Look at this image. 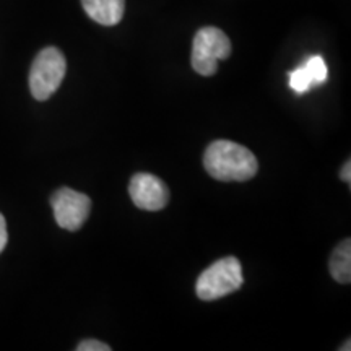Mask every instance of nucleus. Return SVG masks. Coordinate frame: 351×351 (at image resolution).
I'll use <instances>...</instances> for the list:
<instances>
[{
    "label": "nucleus",
    "instance_id": "7ed1b4c3",
    "mask_svg": "<svg viewBox=\"0 0 351 351\" xmlns=\"http://www.w3.org/2000/svg\"><path fill=\"white\" fill-rule=\"evenodd\" d=\"M67 72V60L57 47H46L34 59L29 70V90L38 101L49 99L59 90Z\"/></svg>",
    "mask_w": 351,
    "mask_h": 351
},
{
    "label": "nucleus",
    "instance_id": "f257e3e1",
    "mask_svg": "<svg viewBox=\"0 0 351 351\" xmlns=\"http://www.w3.org/2000/svg\"><path fill=\"white\" fill-rule=\"evenodd\" d=\"M204 166L213 179L223 182L249 181L258 169L254 153L230 140H217L210 143L204 155Z\"/></svg>",
    "mask_w": 351,
    "mask_h": 351
},
{
    "label": "nucleus",
    "instance_id": "9d476101",
    "mask_svg": "<svg viewBox=\"0 0 351 351\" xmlns=\"http://www.w3.org/2000/svg\"><path fill=\"white\" fill-rule=\"evenodd\" d=\"M289 86H291L293 91H296L298 95H302L306 93V91H309L311 88H313V80H311L309 75H307L306 69L301 67L296 69L295 72L289 73Z\"/></svg>",
    "mask_w": 351,
    "mask_h": 351
},
{
    "label": "nucleus",
    "instance_id": "39448f33",
    "mask_svg": "<svg viewBox=\"0 0 351 351\" xmlns=\"http://www.w3.org/2000/svg\"><path fill=\"white\" fill-rule=\"evenodd\" d=\"M57 225L67 231H78L91 212V199L73 189L62 187L51 197Z\"/></svg>",
    "mask_w": 351,
    "mask_h": 351
},
{
    "label": "nucleus",
    "instance_id": "f03ea898",
    "mask_svg": "<svg viewBox=\"0 0 351 351\" xmlns=\"http://www.w3.org/2000/svg\"><path fill=\"white\" fill-rule=\"evenodd\" d=\"M243 283L241 262L236 257H225L202 271L197 280L195 291L202 301H215L238 291Z\"/></svg>",
    "mask_w": 351,
    "mask_h": 351
},
{
    "label": "nucleus",
    "instance_id": "20e7f679",
    "mask_svg": "<svg viewBox=\"0 0 351 351\" xmlns=\"http://www.w3.org/2000/svg\"><path fill=\"white\" fill-rule=\"evenodd\" d=\"M231 56V41L225 33L215 26L197 32L192 46V67L202 77H212L218 70V60Z\"/></svg>",
    "mask_w": 351,
    "mask_h": 351
},
{
    "label": "nucleus",
    "instance_id": "6e6552de",
    "mask_svg": "<svg viewBox=\"0 0 351 351\" xmlns=\"http://www.w3.org/2000/svg\"><path fill=\"white\" fill-rule=\"evenodd\" d=\"M328 271L335 282L348 285L351 282V243L343 239L333 249L330 261H328Z\"/></svg>",
    "mask_w": 351,
    "mask_h": 351
},
{
    "label": "nucleus",
    "instance_id": "ddd939ff",
    "mask_svg": "<svg viewBox=\"0 0 351 351\" xmlns=\"http://www.w3.org/2000/svg\"><path fill=\"white\" fill-rule=\"evenodd\" d=\"M350 169H351V163H350V161H346L345 166L340 171V179L346 184L351 182V171Z\"/></svg>",
    "mask_w": 351,
    "mask_h": 351
},
{
    "label": "nucleus",
    "instance_id": "9b49d317",
    "mask_svg": "<svg viewBox=\"0 0 351 351\" xmlns=\"http://www.w3.org/2000/svg\"><path fill=\"white\" fill-rule=\"evenodd\" d=\"M111 346L98 340H85L77 346V351H109Z\"/></svg>",
    "mask_w": 351,
    "mask_h": 351
},
{
    "label": "nucleus",
    "instance_id": "423d86ee",
    "mask_svg": "<svg viewBox=\"0 0 351 351\" xmlns=\"http://www.w3.org/2000/svg\"><path fill=\"white\" fill-rule=\"evenodd\" d=\"M129 194L135 207L147 212L163 210L169 202L168 186L156 176L147 173H138L132 178Z\"/></svg>",
    "mask_w": 351,
    "mask_h": 351
},
{
    "label": "nucleus",
    "instance_id": "0eeeda50",
    "mask_svg": "<svg viewBox=\"0 0 351 351\" xmlns=\"http://www.w3.org/2000/svg\"><path fill=\"white\" fill-rule=\"evenodd\" d=\"M91 20L104 26H114L122 20L125 12V0H82Z\"/></svg>",
    "mask_w": 351,
    "mask_h": 351
},
{
    "label": "nucleus",
    "instance_id": "f8f14e48",
    "mask_svg": "<svg viewBox=\"0 0 351 351\" xmlns=\"http://www.w3.org/2000/svg\"><path fill=\"white\" fill-rule=\"evenodd\" d=\"M7 241H8V232H7V223L3 215L0 213V254H2L3 249L7 247Z\"/></svg>",
    "mask_w": 351,
    "mask_h": 351
},
{
    "label": "nucleus",
    "instance_id": "1a4fd4ad",
    "mask_svg": "<svg viewBox=\"0 0 351 351\" xmlns=\"http://www.w3.org/2000/svg\"><path fill=\"white\" fill-rule=\"evenodd\" d=\"M302 67L306 69L307 75L313 80V85H320L327 80V65L320 56H313L311 59H307Z\"/></svg>",
    "mask_w": 351,
    "mask_h": 351
}]
</instances>
